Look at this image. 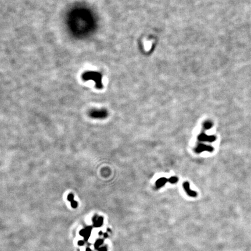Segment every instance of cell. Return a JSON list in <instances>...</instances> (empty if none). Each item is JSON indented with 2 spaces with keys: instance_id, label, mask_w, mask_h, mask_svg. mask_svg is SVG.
I'll use <instances>...</instances> for the list:
<instances>
[{
  "instance_id": "52a82bcc",
  "label": "cell",
  "mask_w": 251,
  "mask_h": 251,
  "mask_svg": "<svg viewBox=\"0 0 251 251\" xmlns=\"http://www.w3.org/2000/svg\"><path fill=\"white\" fill-rule=\"evenodd\" d=\"M177 181H178V178L176 176H173V177H171L170 178H169V182H170V183L175 184L176 183H177Z\"/></svg>"
},
{
  "instance_id": "277c9868",
  "label": "cell",
  "mask_w": 251,
  "mask_h": 251,
  "mask_svg": "<svg viewBox=\"0 0 251 251\" xmlns=\"http://www.w3.org/2000/svg\"><path fill=\"white\" fill-rule=\"evenodd\" d=\"M183 187H184V190H185V192L187 193V194L189 196L192 197H197V193H196L195 191H193L192 190H191V189H190L189 183H188V182H185L184 184H183Z\"/></svg>"
},
{
  "instance_id": "8992f818",
  "label": "cell",
  "mask_w": 251,
  "mask_h": 251,
  "mask_svg": "<svg viewBox=\"0 0 251 251\" xmlns=\"http://www.w3.org/2000/svg\"><path fill=\"white\" fill-rule=\"evenodd\" d=\"M67 200L71 202V206L73 208H76L77 206V202L74 200V195L72 194H69L67 196Z\"/></svg>"
},
{
  "instance_id": "3957f363",
  "label": "cell",
  "mask_w": 251,
  "mask_h": 251,
  "mask_svg": "<svg viewBox=\"0 0 251 251\" xmlns=\"http://www.w3.org/2000/svg\"><path fill=\"white\" fill-rule=\"evenodd\" d=\"M198 140L201 141L213 142L216 140V137L215 135H208L205 133H202L199 135Z\"/></svg>"
},
{
  "instance_id": "7a4b0ae2",
  "label": "cell",
  "mask_w": 251,
  "mask_h": 251,
  "mask_svg": "<svg viewBox=\"0 0 251 251\" xmlns=\"http://www.w3.org/2000/svg\"><path fill=\"white\" fill-rule=\"evenodd\" d=\"M213 148L210 145H207L203 144H199L197 148H195V152L197 153H201L204 151L212 152L213 151Z\"/></svg>"
},
{
  "instance_id": "6da1fadb",
  "label": "cell",
  "mask_w": 251,
  "mask_h": 251,
  "mask_svg": "<svg viewBox=\"0 0 251 251\" xmlns=\"http://www.w3.org/2000/svg\"><path fill=\"white\" fill-rule=\"evenodd\" d=\"M89 115L93 119H104L108 116V112L105 109H94L90 111Z\"/></svg>"
},
{
  "instance_id": "5b68a950",
  "label": "cell",
  "mask_w": 251,
  "mask_h": 251,
  "mask_svg": "<svg viewBox=\"0 0 251 251\" xmlns=\"http://www.w3.org/2000/svg\"><path fill=\"white\" fill-rule=\"evenodd\" d=\"M167 182H169V179L165 177H162L159 178L156 182V186L158 188L163 187Z\"/></svg>"
},
{
  "instance_id": "ba28073f",
  "label": "cell",
  "mask_w": 251,
  "mask_h": 251,
  "mask_svg": "<svg viewBox=\"0 0 251 251\" xmlns=\"http://www.w3.org/2000/svg\"><path fill=\"white\" fill-rule=\"evenodd\" d=\"M212 125H212V122H206L203 124V127L205 129H210L212 127Z\"/></svg>"
}]
</instances>
